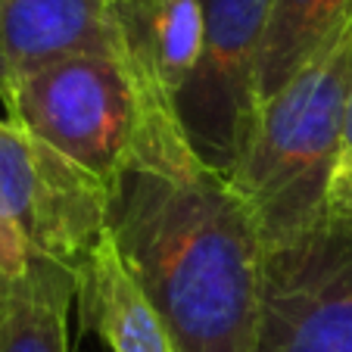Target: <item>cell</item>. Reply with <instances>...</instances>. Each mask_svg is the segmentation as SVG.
<instances>
[{
  "label": "cell",
  "mask_w": 352,
  "mask_h": 352,
  "mask_svg": "<svg viewBox=\"0 0 352 352\" xmlns=\"http://www.w3.org/2000/svg\"><path fill=\"white\" fill-rule=\"evenodd\" d=\"M109 237L178 352H253L268 246L225 175L131 168L109 190Z\"/></svg>",
  "instance_id": "cell-1"
},
{
  "label": "cell",
  "mask_w": 352,
  "mask_h": 352,
  "mask_svg": "<svg viewBox=\"0 0 352 352\" xmlns=\"http://www.w3.org/2000/svg\"><path fill=\"white\" fill-rule=\"evenodd\" d=\"M41 206V146L13 119H0V274L7 287L28 274Z\"/></svg>",
  "instance_id": "cell-8"
},
{
  "label": "cell",
  "mask_w": 352,
  "mask_h": 352,
  "mask_svg": "<svg viewBox=\"0 0 352 352\" xmlns=\"http://www.w3.org/2000/svg\"><path fill=\"white\" fill-rule=\"evenodd\" d=\"M0 10H3V0H0ZM0 103H3V109H10V103H13V81H10V72H7L3 38H0Z\"/></svg>",
  "instance_id": "cell-12"
},
{
  "label": "cell",
  "mask_w": 352,
  "mask_h": 352,
  "mask_svg": "<svg viewBox=\"0 0 352 352\" xmlns=\"http://www.w3.org/2000/svg\"><path fill=\"white\" fill-rule=\"evenodd\" d=\"M7 290H10V287H7V280H3V274H0V299L7 296Z\"/></svg>",
  "instance_id": "cell-13"
},
{
  "label": "cell",
  "mask_w": 352,
  "mask_h": 352,
  "mask_svg": "<svg viewBox=\"0 0 352 352\" xmlns=\"http://www.w3.org/2000/svg\"><path fill=\"white\" fill-rule=\"evenodd\" d=\"M253 352H352V221L268 250Z\"/></svg>",
  "instance_id": "cell-5"
},
{
  "label": "cell",
  "mask_w": 352,
  "mask_h": 352,
  "mask_svg": "<svg viewBox=\"0 0 352 352\" xmlns=\"http://www.w3.org/2000/svg\"><path fill=\"white\" fill-rule=\"evenodd\" d=\"M122 0H3L0 38L10 81L81 54L116 56Z\"/></svg>",
  "instance_id": "cell-6"
},
{
  "label": "cell",
  "mask_w": 352,
  "mask_h": 352,
  "mask_svg": "<svg viewBox=\"0 0 352 352\" xmlns=\"http://www.w3.org/2000/svg\"><path fill=\"white\" fill-rule=\"evenodd\" d=\"M352 25V0H272L259 60V109Z\"/></svg>",
  "instance_id": "cell-9"
},
{
  "label": "cell",
  "mask_w": 352,
  "mask_h": 352,
  "mask_svg": "<svg viewBox=\"0 0 352 352\" xmlns=\"http://www.w3.org/2000/svg\"><path fill=\"white\" fill-rule=\"evenodd\" d=\"M272 0H203V50L178 97L193 153L231 178L259 119V60Z\"/></svg>",
  "instance_id": "cell-4"
},
{
  "label": "cell",
  "mask_w": 352,
  "mask_h": 352,
  "mask_svg": "<svg viewBox=\"0 0 352 352\" xmlns=\"http://www.w3.org/2000/svg\"><path fill=\"white\" fill-rule=\"evenodd\" d=\"M75 274L32 262L28 274L0 299V352H69Z\"/></svg>",
  "instance_id": "cell-10"
},
{
  "label": "cell",
  "mask_w": 352,
  "mask_h": 352,
  "mask_svg": "<svg viewBox=\"0 0 352 352\" xmlns=\"http://www.w3.org/2000/svg\"><path fill=\"white\" fill-rule=\"evenodd\" d=\"M75 306L81 327L97 333L109 352H178L109 231L75 272Z\"/></svg>",
  "instance_id": "cell-7"
},
{
  "label": "cell",
  "mask_w": 352,
  "mask_h": 352,
  "mask_svg": "<svg viewBox=\"0 0 352 352\" xmlns=\"http://www.w3.org/2000/svg\"><path fill=\"white\" fill-rule=\"evenodd\" d=\"M7 119L107 187L131 168L166 175L144 100L119 56L81 54L19 78Z\"/></svg>",
  "instance_id": "cell-3"
},
{
  "label": "cell",
  "mask_w": 352,
  "mask_h": 352,
  "mask_svg": "<svg viewBox=\"0 0 352 352\" xmlns=\"http://www.w3.org/2000/svg\"><path fill=\"white\" fill-rule=\"evenodd\" d=\"M327 215L352 221V66H349V87H346V122H343V146H340L337 172L331 181L327 197Z\"/></svg>",
  "instance_id": "cell-11"
},
{
  "label": "cell",
  "mask_w": 352,
  "mask_h": 352,
  "mask_svg": "<svg viewBox=\"0 0 352 352\" xmlns=\"http://www.w3.org/2000/svg\"><path fill=\"white\" fill-rule=\"evenodd\" d=\"M352 25L299 69L259 109L228 181L250 203L265 246H284L327 219L346 122Z\"/></svg>",
  "instance_id": "cell-2"
}]
</instances>
